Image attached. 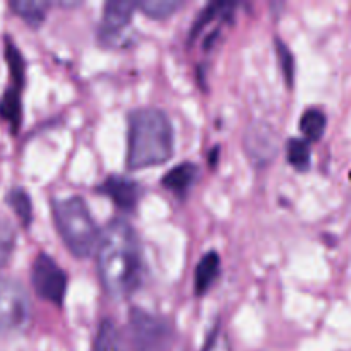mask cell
<instances>
[{"instance_id":"6da1fadb","label":"cell","mask_w":351,"mask_h":351,"mask_svg":"<svg viewBox=\"0 0 351 351\" xmlns=\"http://www.w3.org/2000/svg\"><path fill=\"white\" fill-rule=\"evenodd\" d=\"M98 274L106 293L115 298L129 297L143 278L141 245L132 226L123 219L110 223L96 249Z\"/></svg>"},{"instance_id":"7a4b0ae2","label":"cell","mask_w":351,"mask_h":351,"mask_svg":"<svg viewBox=\"0 0 351 351\" xmlns=\"http://www.w3.org/2000/svg\"><path fill=\"white\" fill-rule=\"evenodd\" d=\"M173 125L167 113L143 108L130 113L127 167L130 170L158 167L173 154Z\"/></svg>"},{"instance_id":"3957f363","label":"cell","mask_w":351,"mask_h":351,"mask_svg":"<svg viewBox=\"0 0 351 351\" xmlns=\"http://www.w3.org/2000/svg\"><path fill=\"white\" fill-rule=\"evenodd\" d=\"M53 221L65 247L77 259H86L98 249V228L84 199L65 197L53 201Z\"/></svg>"},{"instance_id":"277c9868","label":"cell","mask_w":351,"mask_h":351,"mask_svg":"<svg viewBox=\"0 0 351 351\" xmlns=\"http://www.w3.org/2000/svg\"><path fill=\"white\" fill-rule=\"evenodd\" d=\"M127 335L134 351H170L175 343L171 322L143 308L130 311Z\"/></svg>"},{"instance_id":"5b68a950","label":"cell","mask_w":351,"mask_h":351,"mask_svg":"<svg viewBox=\"0 0 351 351\" xmlns=\"http://www.w3.org/2000/svg\"><path fill=\"white\" fill-rule=\"evenodd\" d=\"M29 298L17 281L0 278V335L17 331L29 319Z\"/></svg>"},{"instance_id":"8992f818","label":"cell","mask_w":351,"mask_h":351,"mask_svg":"<svg viewBox=\"0 0 351 351\" xmlns=\"http://www.w3.org/2000/svg\"><path fill=\"white\" fill-rule=\"evenodd\" d=\"M33 288L43 300L50 304L62 305L67 291V274L47 254H40L33 263L31 271Z\"/></svg>"},{"instance_id":"52a82bcc","label":"cell","mask_w":351,"mask_h":351,"mask_svg":"<svg viewBox=\"0 0 351 351\" xmlns=\"http://www.w3.org/2000/svg\"><path fill=\"white\" fill-rule=\"evenodd\" d=\"M136 2L127 0H110L103 7V23L99 29V40L108 47H122L125 38L127 26L132 19Z\"/></svg>"},{"instance_id":"ba28073f","label":"cell","mask_w":351,"mask_h":351,"mask_svg":"<svg viewBox=\"0 0 351 351\" xmlns=\"http://www.w3.org/2000/svg\"><path fill=\"white\" fill-rule=\"evenodd\" d=\"M101 194L108 195L122 211H134L139 201V187L136 182L129 180L123 177H108L101 185L98 187Z\"/></svg>"},{"instance_id":"9c48e42d","label":"cell","mask_w":351,"mask_h":351,"mask_svg":"<svg viewBox=\"0 0 351 351\" xmlns=\"http://www.w3.org/2000/svg\"><path fill=\"white\" fill-rule=\"evenodd\" d=\"M199 168L194 163H182L178 167L171 168L167 175L163 177L161 184L177 195H184L189 189L194 185L197 180Z\"/></svg>"},{"instance_id":"30bf717a","label":"cell","mask_w":351,"mask_h":351,"mask_svg":"<svg viewBox=\"0 0 351 351\" xmlns=\"http://www.w3.org/2000/svg\"><path fill=\"white\" fill-rule=\"evenodd\" d=\"M219 269H221V261H219L218 254H206L201 259V263H199L197 269H195V293H208V290L213 287V283L218 280Z\"/></svg>"},{"instance_id":"8fae6325","label":"cell","mask_w":351,"mask_h":351,"mask_svg":"<svg viewBox=\"0 0 351 351\" xmlns=\"http://www.w3.org/2000/svg\"><path fill=\"white\" fill-rule=\"evenodd\" d=\"M21 89L19 86H10L0 98V117L10 123L12 132H17L23 119V105H21Z\"/></svg>"},{"instance_id":"7c38bea8","label":"cell","mask_w":351,"mask_h":351,"mask_svg":"<svg viewBox=\"0 0 351 351\" xmlns=\"http://www.w3.org/2000/svg\"><path fill=\"white\" fill-rule=\"evenodd\" d=\"M247 147L250 154H256L259 161L271 160L276 154V139L271 136V130L266 127H256V132L247 136Z\"/></svg>"},{"instance_id":"4fadbf2b","label":"cell","mask_w":351,"mask_h":351,"mask_svg":"<svg viewBox=\"0 0 351 351\" xmlns=\"http://www.w3.org/2000/svg\"><path fill=\"white\" fill-rule=\"evenodd\" d=\"M10 9L21 17V19L26 21L29 26L38 27L45 21L47 16V9L50 7L48 2H36V0H14L9 3Z\"/></svg>"},{"instance_id":"5bb4252c","label":"cell","mask_w":351,"mask_h":351,"mask_svg":"<svg viewBox=\"0 0 351 351\" xmlns=\"http://www.w3.org/2000/svg\"><path fill=\"white\" fill-rule=\"evenodd\" d=\"M93 351H123L122 338H120L119 328L115 326V322L105 319L99 324L95 336V343H93Z\"/></svg>"},{"instance_id":"9a60e30c","label":"cell","mask_w":351,"mask_h":351,"mask_svg":"<svg viewBox=\"0 0 351 351\" xmlns=\"http://www.w3.org/2000/svg\"><path fill=\"white\" fill-rule=\"evenodd\" d=\"M326 120L324 112L317 108H311L302 115L300 119V130L308 141H319L326 130Z\"/></svg>"},{"instance_id":"2e32d148","label":"cell","mask_w":351,"mask_h":351,"mask_svg":"<svg viewBox=\"0 0 351 351\" xmlns=\"http://www.w3.org/2000/svg\"><path fill=\"white\" fill-rule=\"evenodd\" d=\"M7 202L12 208V211L16 213L19 221L23 223V226H29L31 219H33V204H31L27 192L24 189H12L7 195Z\"/></svg>"},{"instance_id":"e0dca14e","label":"cell","mask_w":351,"mask_h":351,"mask_svg":"<svg viewBox=\"0 0 351 351\" xmlns=\"http://www.w3.org/2000/svg\"><path fill=\"white\" fill-rule=\"evenodd\" d=\"M5 60H7V65H9L12 84L23 88L24 75H26V64H24L23 55H21V51L17 50V47L12 43L10 38H7L5 40Z\"/></svg>"},{"instance_id":"ac0fdd59","label":"cell","mask_w":351,"mask_h":351,"mask_svg":"<svg viewBox=\"0 0 351 351\" xmlns=\"http://www.w3.org/2000/svg\"><path fill=\"white\" fill-rule=\"evenodd\" d=\"M136 5L147 17H153V19H167V17H170L171 14L180 9L182 2H177V0H144V2H137Z\"/></svg>"},{"instance_id":"d6986e66","label":"cell","mask_w":351,"mask_h":351,"mask_svg":"<svg viewBox=\"0 0 351 351\" xmlns=\"http://www.w3.org/2000/svg\"><path fill=\"white\" fill-rule=\"evenodd\" d=\"M288 161L297 170L305 171L311 167V146L304 139H290L287 147Z\"/></svg>"},{"instance_id":"ffe728a7","label":"cell","mask_w":351,"mask_h":351,"mask_svg":"<svg viewBox=\"0 0 351 351\" xmlns=\"http://www.w3.org/2000/svg\"><path fill=\"white\" fill-rule=\"evenodd\" d=\"M14 245H16V233H14V228L7 221L0 219V269L9 263Z\"/></svg>"},{"instance_id":"44dd1931","label":"cell","mask_w":351,"mask_h":351,"mask_svg":"<svg viewBox=\"0 0 351 351\" xmlns=\"http://www.w3.org/2000/svg\"><path fill=\"white\" fill-rule=\"evenodd\" d=\"M276 50H278V58H280V64H281V71H283V75H285V81H287L288 86H291L293 84V77H295L293 55H291L290 48H288L281 40L276 41Z\"/></svg>"},{"instance_id":"7402d4cb","label":"cell","mask_w":351,"mask_h":351,"mask_svg":"<svg viewBox=\"0 0 351 351\" xmlns=\"http://www.w3.org/2000/svg\"><path fill=\"white\" fill-rule=\"evenodd\" d=\"M202 351H232L228 338H226L225 332H221L219 329H216L211 336H209L208 343H206L204 350Z\"/></svg>"}]
</instances>
